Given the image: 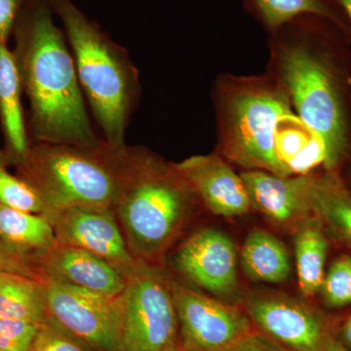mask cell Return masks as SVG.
Returning a JSON list of instances; mask_svg holds the SVG:
<instances>
[{
  "mask_svg": "<svg viewBox=\"0 0 351 351\" xmlns=\"http://www.w3.org/2000/svg\"><path fill=\"white\" fill-rule=\"evenodd\" d=\"M267 71L287 92L298 119L317 138L324 169L351 154V43L326 18L304 15L269 36Z\"/></svg>",
  "mask_w": 351,
  "mask_h": 351,
  "instance_id": "6da1fadb",
  "label": "cell"
},
{
  "mask_svg": "<svg viewBox=\"0 0 351 351\" xmlns=\"http://www.w3.org/2000/svg\"><path fill=\"white\" fill-rule=\"evenodd\" d=\"M49 0H21L12 49L29 103L31 143L97 147L99 140L78 83L66 34L54 23Z\"/></svg>",
  "mask_w": 351,
  "mask_h": 351,
  "instance_id": "7a4b0ae2",
  "label": "cell"
},
{
  "mask_svg": "<svg viewBox=\"0 0 351 351\" xmlns=\"http://www.w3.org/2000/svg\"><path fill=\"white\" fill-rule=\"evenodd\" d=\"M115 169L124 239L138 262L156 267L200 201L174 163L145 147H115Z\"/></svg>",
  "mask_w": 351,
  "mask_h": 351,
  "instance_id": "3957f363",
  "label": "cell"
},
{
  "mask_svg": "<svg viewBox=\"0 0 351 351\" xmlns=\"http://www.w3.org/2000/svg\"><path fill=\"white\" fill-rule=\"evenodd\" d=\"M217 152L243 171L292 176L278 154L281 126L297 119L286 90L276 76L221 73L211 90Z\"/></svg>",
  "mask_w": 351,
  "mask_h": 351,
  "instance_id": "277c9868",
  "label": "cell"
},
{
  "mask_svg": "<svg viewBox=\"0 0 351 351\" xmlns=\"http://www.w3.org/2000/svg\"><path fill=\"white\" fill-rule=\"evenodd\" d=\"M49 2L63 22L78 80L106 142L114 147L126 145V128L141 94L138 69L126 51L73 0Z\"/></svg>",
  "mask_w": 351,
  "mask_h": 351,
  "instance_id": "5b68a950",
  "label": "cell"
},
{
  "mask_svg": "<svg viewBox=\"0 0 351 351\" xmlns=\"http://www.w3.org/2000/svg\"><path fill=\"white\" fill-rule=\"evenodd\" d=\"M14 165L18 176L43 202L45 219L71 208H113L117 195L115 147L105 140L91 149L31 143L23 158Z\"/></svg>",
  "mask_w": 351,
  "mask_h": 351,
  "instance_id": "8992f818",
  "label": "cell"
},
{
  "mask_svg": "<svg viewBox=\"0 0 351 351\" xmlns=\"http://www.w3.org/2000/svg\"><path fill=\"white\" fill-rule=\"evenodd\" d=\"M119 325L114 351H167L179 326L170 280L144 265L117 297Z\"/></svg>",
  "mask_w": 351,
  "mask_h": 351,
  "instance_id": "52a82bcc",
  "label": "cell"
},
{
  "mask_svg": "<svg viewBox=\"0 0 351 351\" xmlns=\"http://www.w3.org/2000/svg\"><path fill=\"white\" fill-rule=\"evenodd\" d=\"M184 351H226L252 331L248 314L170 280Z\"/></svg>",
  "mask_w": 351,
  "mask_h": 351,
  "instance_id": "ba28073f",
  "label": "cell"
},
{
  "mask_svg": "<svg viewBox=\"0 0 351 351\" xmlns=\"http://www.w3.org/2000/svg\"><path fill=\"white\" fill-rule=\"evenodd\" d=\"M48 221L58 243L84 249L98 256L127 278L147 265L131 253L110 208H71L52 215Z\"/></svg>",
  "mask_w": 351,
  "mask_h": 351,
  "instance_id": "9c48e42d",
  "label": "cell"
},
{
  "mask_svg": "<svg viewBox=\"0 0 351 351\" xmlns=\"http://www.w3.org/2000/svg\"><path fill=\"white\" fill-rule=\"evenodd\" d=\"M43 283L51 318L97 351H114L119 325L117 297L66 284Z\"/></svg>",
  "mask_w": 351,
  "mask_h": 351,
  "instance_id": "30bf717a",
  "label": "cell"
},
{
  "mask_svg": "<svg viewBox=\"0 0 351 351\" xmlns=\"http://www.w3.org/2000/svg\"><path fill=\"white\" fill-rule=\"evenodd\" d=\"M245 309L262 334L290 351H322L330 337L319 314L289 295L253 293Z\"/></svg>",
  "mask_w": 351,
  "mask_h": 351,
  "instance_id": "8fae6325",
  "label": "cell"
},
{
  "mask_svg": "<svg viewBox=\"0 0 351 351\" xmlns=\"http://www.w3.org/2000/svg\"><path fill=\"white\" fill-rule=\"evenodd\" d=\"M237 263L232 240L214 228L191 235L175 256L176 267L182 276L219 297L237 290Z\"/></svg>",
  "mask_w": 351,
  "mask_h": 351,
  "instance_id": "7c38bea8",
  "label": "cell"
},
{
  "mask_svg": "<svg viewBox=\"0 0 351 351\" xmlns=\"http://www.w3.org/2000/svg\"><path fill=\"white\" fill-rule=\"evenodd\" d=\"M31 276L43 282L66 284L112 298L123 292L128 279L98 256L58 242L32 262Z\"/></svg>",
  "mask_w": 351,
  "mask_h": 351,
  "instance_id": "4fadbf2b",
  "label": "cell"
},
{
  "mask_svg": "<svg viewBox=\"0 0 351 351\" xmlns=\"http://www.w3.org/2000/svg\"><path fill=\"white\" fill-rule=\"evenodd\" d=\"M174 164L200 203L212 213L232 218L248 213L253 207L241 175L218 152L191 156Z\"/></svg>",
  "mask_w": 351,
  "mask_h": 351,
  "instance_id": "5bb4252c",
  "label": "cell"
},
{
  "mask_svg": "<svg viewBox=\"0 0 351 351\" xmlns=\"http://www.w3.org/2000/svg\"><path fill=\"white\" fill-rule=\"evenodd\" d=\"M252 206L283 228H294L311 218V173L281 177L265 171L240 173Z\"/></svg>",
  "mask_w": 351,
  "mask_h": 351,
  "instance_id": "9a60e30c",
  "label": "cell"
},
{
  "mask_svg": "<svg viewBox=\"0 0 351 351\" xmlns=\"http://www.w3.org/2000/svg\"><path fill=\"white\" fill-rule=\"evenodd\" d=\"M56 242L47 219L0 203V257L9 271L32 277V262Z\"/></svg>",
  "mask_w": 351,
  "mask_h": 351,
  "instance_id": "2e32d148",
  "label": "cell"
},
{
  "mask_svg": "<svg viewBox=\"0 0 351 351\" xmlns=\"http://www.w3.org/2000/svg\"><path fill=\"white\" fill-rule=\"evenodd\" d=\"M22 83L12 50L0 43V125L9 165L23 158L31 144L23 110Z\"/></svg>",
  "mask_w": 351,
  "mask_h": 351,
  "instance_id": "e0dca14e",
  "label": "cell"
},
{
  "mask_svg": "<svg viewBox=\"0 0 351 351\" xmlns=\"http://www.w3.org/2000/svg\"><path fill=\"white\" fill-rule=\"evenodd\" d=\"M246 276L258 282L280 284L290 277V257L285 245L269 232L252 230L241 252Z\"/></svg>",
  "mask_w": 351,
  "mask_h": 351,
  "instance_id": "ac0fdd59",
  "label": "cell"
},
{
  "mask_svg": "<svg viewBox=\"0 0 351 351\" xmlns=\"http://www.w3.org/2000/svg\"><path fill=\"white\" fill-rule=\"evenodd\" d=\"M311 199L313 214L351 245V189L339 173L311 172Z\"/></svg>",
  "mask_w": 351,
  "mask_h": 351,
  "instance_id": "d6986e66",
  "label": "cell"
},
{
  "mask_svg": "<svg viewBox=\"0 0 351 351\" xmlns=\"http://www.w3.org/2000/svg\"><path fill=\"white\" fill-rule=\"evenodd\" d=\"M48 317L43 281L8 270L0 272V320L41 324Z\"/></svg>",
  "mask_w": 351,
  "mask_h": 351,
  "instance_id": "ffe728a7",
  "label": "cell"
},
{
  "mask_svg": "<svg viewBox=\"0 0 351 351\" xmlns=\"http://www.w3.org/2000/svg\"><path fill=\"white\" fill-rule=\"evenodd\" d=\"M243 5L269 36L304 15L326 18L346 34L345 17L335 0H243Z\"/></svg>",
  "mask_w": 351,
  "mask_h": 351,
  "instance_id": "44dd1931",
  "label": "cell"
},
{
  "mask_svg": "<svg viewBox=\"0 0 351 351\" xmlns=\"http://www.w3.org/2000/svg\"><path fill=\"white\" fill-rule=\"evenodd\" d=\"M307 219L295 230V252L298 280L302 294L313 297L325 277L328 242L320 223Z\"/></svg>",
  "mask_w": 351,
  "mask_h": 351,
  "instance_id": "7402d4cb",
  "label": "cell"
},
{
  "mask_svg": "<svg viewBox=\"0 0 351 351\" xmlns=\"http://www.w3.org/2000/svg\"><path fill=\"white\" fill-rule=\"evenodd\" d=\"M5 152L0 149V203L21 211L45 216V208L34 189L7 169Z\"/></svg>",
  "mask_w": 351,
  "mask_h": 351,
  "instance_id": "603a6c76",
  "label": "cell"
},
{
  "mask_svg": "<svg viewBox=\"0 0 351 351\" xmlns=\"http://www.w3.org/2000/svg\"><path fill=\"white\" fill-rule=\"evenodd\" d=\"M29 351L97 350L49 316L47 320L44 321L40 325Z\"/></svg>",
  "mask_w": 351,
  "mask_h": 351,
  "instance_id": "cb8c5ba5",
  "label": "cell"
},
{
  "mask_svg": "<svg viewBox=\"0 0 351 351\" xmlns=\"http://www.w3.org/2000/svg\"><path fill=\"white\" fill-rule=\"evenodd\" d=\"M323 298L329 307H343L351 304V257L343 256L335 261L325 274Z\"/></svg>",
  "mask_w": 351,
  "mask_h": 351,
  "instance_id": "d4e9b609",
  "label": "cell"
},
{
  "mask_svg": "<svg viewBox=\"0 0 351 351\" xmlns=\"http://www.w3.org/2000/svg\"><path fill=\"white\" fill-rule=\"evenodd\" d=\"M41 324L25 320H0V348L29 351Z\"/></svg>",
  "mask_w": 351,
  "mask_h": 351,
  "instance_id": "484cf974",
  "label": "cell"
},
{
  "mask_svg": "<svg viewBox=\"0 0 351 351\" xmlns=\"http://www.w3.org/2000/svg\"><path fill=\"white\" fill-rule=\"evenodd\" d=\"M226 351H290L262 332H251Z\"/></svg>",
  "mask_w": 351,
  "mask_h": 351,
  "instance_id": "4316f807",
  "label": "cell"
},
{
  "mask_svg": "<svg viewBox=\"0 0 351 351\" xmlns=\"http://www.w3.org/2000/svg\"><path fill=\"white\" fill-rule=\"evenodd\" d=\"M21 0H0V43L8 45Z\"/></svg>",
  "mask_w": 351,
  "mask_h": 351,
  "instance_id": "83f0119b",
  "label": "cell"
},
{
  "mask_svg": "<svg viewBox=\"0 0 351 351\" xmlns=\"http://www.w3.org/2000/svg\"><path fill=\"white\" fill-rule=\"evenodd\" d=\"M343 14L346 24V36L351 43V0H335Z\"/></svg>",
  "mask_w": 351,
  "mask_h": 351,
  "instance_id": "f1b7e54d",
  "label": "cell"
},
{
  "mask_svg": "<svg viewBox=\"0 0 351 351\" xmlns=\"http://www.w3.org/2000/svg\"><path fill=\"white\" fill-rule=\"evenodd\" d=\"M341 339H343V343H345L346 348L351 350V316L346 321V324L343 325V330H341Z\"/></svg>",
  "mask_w": 351,
  "mask_h": 351,
  "instance_id": "f546056e",
  "label": "cell"
},
{
  "mask_svg": "<svg viewBox=\"0 0 351 351\" xmlns=\"http://www.w3.org/2000/svg\"><path fill=\"white\" fill-rule=\"evenodd\" d=\"M322 351H348L346 350V346L341 345V343L337 341L336 339L332 338L331 336L327 339L326 343H325L324 348Z\"/></svg>",
  "mask_w": 351,
  "mask_h": 351,
  "instance_id": "4dcf8cb0",
  "label": "cell"
},
{
  "mask_svg": "<svg viewBox=\"0 0 351 351\" xmlns=\"http://www.w3.org/2000/svg\"><path fill=\"white\" fill-rule=\"evenodd\" d=\"M3 270H8V269H7L5 263H4L3 260H2V258L0 257V272L3 271ZM8 271H9V270H8Z\"/></svg>",
  "mask_w": 351,
  "mask_h": 351,
  "instance_id": "1f68e13d",
  "label": "cell"
},
{
  "mask_svg": "<svg viewBox=\"0 0 351 351\" xmlns=\"http://www.w3.org/2000/svg\"><path fill=\"white\" fill-rule=\"evenodd\" d=\"M167 351H184L182 348H180L179 346H174L172 348H169Z\"/></svg>",
  "mask_w": 351,
  "mask_h": 351,
  "instance_id": "d6a6232c",
  "label": "cell"
},
{
  "mask_svg": "<svg viewBox=\"0 0 351 351\" xmlns=\"http://www.w3.org/2000/svg\"><path fill=\"white\" fill-rule=\"evenodd\" d=\"M0 351H4V350H2L1 348H0Z\"/></svg>",
  "mask_w": 351,
  "mask_h": 351,
  "instance_id": "836d02e7",
  "label": "cell"
},
{
  "mask_svg": "<svg viewBox=\"0 0 351 351\" xmlns=\"http://www.w3.org/2000/svg\"><path fill=\"white\" fill-rule=\"evenodd\" d=\"M350 157H351V154H350Z\"/></svg>",
  "mask_w": 351,
  "mask_h": 351,
  "instance_id": "e575fe53",
  "label": "cell"
},
{
  "mask_svg": "<svg viewBox=\"0 0 351 351\" xmlns=\"http://www.w3.org/2000/svg\"></svg>",
  "mask_w": 351,
  "mask_h": 351,
  "instance_id": "d590c367",
  "label": "cell"
}]
</instances>
